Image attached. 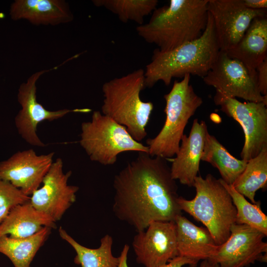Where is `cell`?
<instances>
[{
    "label": "cell",
    "instance_id": "1",
    "mask_svg": "<svg viewBox=\"0 0 267 267\" xmlns=\"http://www.w3.org/2000/svg\"><path fill=\"white\" fill-rule=\"evenodd\" d=\"M112 211L136 232L155 221H175L181 215L178 187L166 159L139 152L114 178Z\"/></svg>",
    "mask_w": 267,
    "mask_h": 267
},
{
    "label": "cell",
    "instance_id": "2",
    "mask_svg": "<svg viewBox=\"0 0 267 267\" xmlns=\"http://www.w3.org/2000/svg\"><path fill=\"white\" fill-rule=\"evenodd\" d=\"M209 0H171L156 8L137 34L160 50L169 51L199 38L207 24Z\"/></svg>",
    "mask_w": 267,
    "mask_h": 267
},
{
    "label": "cell",
    "instance_id": "3",
    "mask_svg": "<svg viewBox=\"0 0 267 267\" xmlns=\"http://www.w3.org/2000/svg\"><path fill=\"white\" fill-rule=\"evenodd\" d=\"M220 51L212 17L208 12L206 27L198 39L169 51L155 49L144 70L145 87L159 81L168 86L174 78L195 75L203 78Z\"/></svg>",
    "mask_w": 267,
    "mask_h": 267
},
{
    "label": "cell",
    "instance_id": "4",
    "mask_svg": "<svg viewBox=\"0 0 267 267\" xmlns=\"http://www.w3.org/2000/svg\"><path fill=\"white\" fill-rule=\"evenodd\" d=\"M144 82V70L139 69L107 81L102 87L101 113L124 126L138 142L147 135L146 126L154 108L152 102L140 98Z\"/></svg>",
    "mask_w": 267,
    "mask_h": 267
},
{
    "label": "cell",
    "instance_id": "5",
    "mask_svg": "<svg viewBox=\"0 0 267 267\" xmlns=\"http://www.w3.org/2000/svg\"><path fill=\"white\" fill-rule=\"evenodd\" d=\"M193 186L194 198L187 200L179 196L178 205L181 211L202 223L221 245L229 237L236 221V210L230 195L220 179L211 174L205 178L197 176Z\"/></svg>",
    "mask_w": 267,
    "mask_h": 267
},
{
    "label": "cell",
    "instance_id": "6",
    "mask_svg": "<svg viewBox=\"0 0 267 267\" xmlns=\"http://www.w3.org/2000/svg\"><path fill=\"white\" fill-rule=\"evenodd\" d=\"M190 81L189 74L180 81L176 80L171 90L164 96V124L155 137L146 140L151 156L167 159L172 158L178 152L189 119L203 103L202 98L195 92Z\"/></svg>",
    "mask_w": 267,
    "mask_h": 267
},
{
    "label": "cell",
    "instance_id": "7",
    "mask_svg": "<svg viewBox=\"0 0 267 267\" xmlns=\"http://www.w3.org/2000/svg\"><path fill=\"white\" fill-rule=\"evenodd\" d=\"M81 146L92 161L112 165L119 154L127 151L148 153V148L135 140L126 128L99 111H95L91 120L81 127Z\"/></svg>",
    "mask_w": 267,
    "mask_h": 267
},
{
    "label": "cell",
    "instance_id": "8",
    "mask_svg": "<svg viewBox=\"0 0 267 267\" xmlns=\"http://www.w3.org/2000/svg\"><path fill=\"white\" fill-rule=\"evenodd\" d=\"M214 102L243 129L245 140L240 153L242 160L248 162L267 147V103L242 102L218 90L214 96Z\"/></svg>",
    "mask_w": 267,
    "mask_h": 267
},
{
    "label": "cell",
    "instance_id": "9",
    "mask_svg": "<svg viewBox=\"0 0 267 267\" xmlns=\"http://www.w3.org/2000/svg\"><path fill=\"white\" fill-rule=\"evenodd\" d=\"M202 79L205 84L228 96L267 103V96H263L260 91L256 70H249L225 52L220 51L215 63Z\"/></svg>",
    "mask_w": 267,
    "mask_h": 267
},
{
    "label": "cell",
    "instance_id": "10",
    "mask_svg": "<svg viewBox=\"0 0 267 267\" xmlns=\"http://www.w3.org/2000/svg\"><path fill=\"white\" fill-rule=\"evenodd\" d=\"M44 70L32 74L25 83L19 87L17 100L21 108L14 119L18 134L30 145L44 147L45 145L37 134L38 125L43 121H52L62 118L71 112L89 113V108L63 109L50 111L37 100L36 83L44 73L51 70Z\"/></svg>",
    "mask_w": 267,
    "mask_h": 267
},
{
    "label": "cell",
    "instance_id": "11",
    "mask_svg": "<svg viewBox=\"0 0 267 267\" xmlns=\"http://www.w3.org/2000/svg\"><path fill=\"white\" fill-rule=\"evenodd\" d=\"M72 174L71 171L64 172L63 161L57 158L44 176L42 187L30 196V203L54 222L60 221L75 202L79 189L78 186L68 183Z\"/></svg>",
    "mask_w": 267,
    "mask_h": 267
},
{
    "label": "cell",
    "instance_id": "12",
    "mask_svg": "<svg viewBox=\"0 0 267 267\" xmlns=\"http://www.w3.org/2000/svg\"><path fill=\"white\" fill-rule=\"evenodd\" d=\"M266 236L254 228L235 223L216 255L208 260L219 267H248L256 261L267 262V243L264 241Z\"/></svg>",
    "mask_w": 267,
    "mask_h": 267
},
{
    "label": "cell",
    "instance_id": "13",
    "mask_svg": "<svg viewBox=\"0 0 267 267\" xmlns=\"http://www.w3.org/2000/svg\"><path fill=\"white\" fill-rule=\"evenodd\" d=\"M211 15L220 51L226 52L240 40L252 21L267 16V9L246 7L242 0H209Z\"/></svg>",
    "mask_w": 267,
    "mask_h": 267
},
{
    "label": "cell",
    "instance_id": "14",
    "mask_svg": "<svg viewBox=\"0 0 267 267\" xmlns=\"http://www.w3.org/2000/svg\"><path fill=\"white\" fill-rule=\"evenodd\" d=\"M132 246L138 264L158 267L178 256L175 221H155L134 236Z\"/></svg>",
    "mask_w": 267,
    "mask_h": 267
},
{
    "label": "cell",
    "instance_id": "15",
    "mask_svg": "<svg viewBox=\"0 0 267 267\" xmlns=\"http://www.w3.org/2000/svg\"><path fill=\"white\" fill-rule=\"evenodd\" d=\"M54 155L53 152L38 155L32 149L17 151L0 161V178L30 196L42 183Z\"/></svg>",
    "mask_w": 267,
    "mask_h": 267
},
{
    "label": "cell",
    "instance_id": "16",
    "mask_svg": "<svg viewBox=\"0 0 267 267\" xmlns=\"http://www.w3.org/2000/svg\"><path fill=\"white\" fill-rule=\"evenodd\" d=\"M208 133L206 123L195 119L188 136L183 134L170 167L172 178L178 180L181 184L193 186L195 178L198 176Z\"/></svg>",
    "mask_w": 267,
    "mask_h": 267
},
{
    "label": "cell",
    "instance_id": "17",
    "mask_svg": "<svg viewBox=\"0 0 267 267\" xmlns=\"http://www.w3.org/2000/svg\"><path fill=\"white\" fill-rule=\"evenodd\" d=\"M9 14L14 20L25 19L36 25H56L73 19L68 4L63 0H15Z\"/></svg>",
    "mask_w": 267,
    "mask_h": 267
},
{
    "label": "cell",
    "instance_id": "18",
    "mask_svg": "<svg viewBox=\"0 0 267 267\" xmlns=\"http://www.w3.org/2000/svg\"><path fill=\"white\" fill-rule=\"evenodd\" d=\"M175 222L178 256L188 258L197 265L199 261L210 260L216 255L219 245L206 228L196 226L182 215Z\"/></svg>",
    "mask_w": 267,
    "mask_h": 267
},
{
    "label": "cell",
    "instance_id": "19",
    "mask_svg": "<svg viewBox=\"0 0 267 267\" xmlns=\"http://www.w3.org/2000/svg\"><path fill=\"white\" fill-rule=\"evenodd\" d=\"M225 52L249 70L255 71L267 59V17L255 18L239 42Z\"/></svg>",
    "mask_w": 267,
    "mask_h": 267
},
{
    "label": "cell",
    "instance_id": "20",
    "mask_svg": "<svg viewBox=\"0 0 267 267\" xmlns=\"http://www.w3.org/2000/svg\"><path fill=\"white\" fill-rule=\"evenodd\" d=\"M44 227L55 229L56 222L35 209L29 201L11 208L0 224V236L6 235L14 238L27 237Z\"/></svg>",
    "mask_w": 267,
    "mask_h": 267
},
{
    "label": "cell",
    "instance_id": "21",
    "mask_svg": "<svg viewBox=\"0 0 267 267\" xmlns=\"http://www.w3.org/2000/svg\"><path fill=\"white\" fill-rule=\"evenodd\" d=\"M52 229L44 227L35 234L24 238L2 235L0 236V253L7 257L14 267H32V262Z\"/></svg>",
    "mask_w": 267,
    "mask_h": 267
},
{
    "label": "cell",
    "instance_id": "22",
    "mask_svg": "<svg viewBox=\"0 0 267 267\" xmlns=\"http://www.w3.org/2000/svg\"><path fill=\"white\" fill-rule=\"evenodd\" d=\"M58 232L60 237L75 251L74 262L76 264L82 267H118L119 257L112 254L113 240L109 234L101 238L99 247L89 248L78 243L62 226L59 227Z\"/></svg>",
    "mask_w": 267,
    "mask_h": 267
},
{
    "label": "cell",
    "instance_id": "23",
    "mask_svg": "<svg viewBox=\"0 0 267 267\" xmlns=\"http://www.w3.org/2000/svg\"><path fill=\"white\" fill-rule=\"evenodd\" d=\"M201 161L217 168L221 179L232 185L244 170L247 162L234 156L218 140L215 136L207 134Z\"/></svg>",
    "mask_w": 267,
    "mask_h": 267
},
{
    "label": "cell",
    "instance_id": "24",
    "mask_svg": "<svg viewBox=\"0 0 267 267\" xmlns=\"http://www.w3.org/2000/svg\"><path fill=\"white\" fill-rule=\"evenodd\" d=\"M232 185L251 203H256L257 191L266 188L267 185V147L247 162L244 170Z\"/></svg>",
    "mask_w": 267,
    "mask_h": 267
},
{
    "label": "cell",
    "instance_id": "25",
    "mask_svg": "<svg viewBox=\"0 0 267 267\" xmlns=\"http://www.w3.org/2000/svg\"><path fill=\"white\" fill-rule=\"evenodd\" d=\"M93 3L116 15L124 23L132 21L143 24L144 17L153 12L158 3L157 0H94Z\"/></svg>",
    "mask_w": 267,
    "mask_h": 267
},
{
    "label": "cell",
    "instance_id": "26",
    "mask_svg": "<svg viewBox=\"0 0 267 267\" xmlns=\"http://www.w3.org/2000/svg\"><path fill=\"white\" fill-rule=\"evenodd\" d=\"M232 199L236 210L235 223L246 224L267 236V216L261 208V202L252 203L237 192L231 184L219 179Z\"/></svg>",
    "mask_w": 267,
    "mask_h": 267
},
{
    "label": "cell",
    "instance_id": "27",
    "mask_svg": "<svg viewBox=\"0 0 267 267\" xmlns=\"http://www.w3.org/2000/svg\"><path fill=\"white\" fill-rule=\"evenodd\" d=\"M30 196L24 194L20 190L10 183L0 178V208L28 202Z\"/></svg>",
    "mask_w": 267,
    "mask_h": 267
},
{
    "label": "cell",
    "instance_id": "28",
    "mask_svg": "<svg viewBox=\"0 0 267 267\" xmlns=\"http://www.w3.org/2000/svg\"><path fill=\"white\" fill-rule=\"evenodd\" d=\"M256 70L260 91L263 96H267V59L260 63Z\"/></svg>",
    "mask_w": 267,
    "mask_h": 267
},
{
    "label": "cell",
    "instance_id": "29",
    "mask_svg": "<svg viewBox=\"0 0 267 267\" xmlns=\"http://www.w3.org/2000/svg\"><path fill=\"white\" fill-rule=\"evenodd\" d=\"M186 265H189L190 267H196L197 266V264L192 260L186 257L178 256L166 264L158 267H182Z\"/></svg>",
    "mask_w": 267,
    "mask_h": 267
},
{
    "label": "cell",
    "instance_id": "30",
    "mask_svg": "<svg viewBox=\"0 0 267 267\" xmlns=\"http://www.w3.org/2000/svg\"><path fill=\"white\" fill-rule=\"evenodd\" d=\"M244 5L252 9H267V0H242Z\"/></svg>",
    "mask_w": 267,
    "mask_h": 267
},
{
    "label": "cell",
    "instance_id": "31",
    "mask_svg": "<svg viewBox=\"0 0 267 267\" xmlns=\"http://www.w3.org/2000/svg\"><path fill=\"white\" fill-rule=\"evenodd\" d=\"M130 249L128 244H126L123 246L119 257L118 267H129L127 264L128 254Z\"/></svg>",
    "mask_w": 267,
    "mask_h": 267
},
{
    "label": "cell",
    "instance_id": "32",
    "mask_svg": "<svg viewBox=\"0 0 267 267\" xmlns=\"http://www.w3.org/2000/svg\"><path fill=\"white\" fill-rule=\"evenodd\" d=\"M12 207L9 206H5L0 208V224L4 220L10 210Z\"/></svg>",
    "mask_w": 267,
    "mask_h": 267
},
{
    "label": "cell",
    "instance_id": "33",
    "mask_svg": "<svg viewBox=\"0 0 267 267\" xmlns=\"http://www.w3.org/2000/svg\"><path fill=\"white\" fill-rule=\"evenodd\" d=\"M199 267H219L217 264H214L208 260H203Z\"/></svg>",
    "mask_w": 267,
    "mask_h": 267
}]
</instances>
